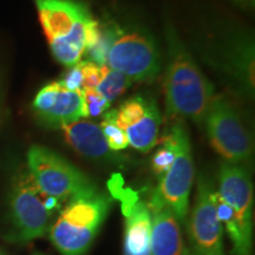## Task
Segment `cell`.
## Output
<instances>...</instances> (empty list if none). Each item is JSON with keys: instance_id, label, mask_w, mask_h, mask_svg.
<instances>
[{"instance_id": "6da1fadb", "label": "cell", "mask_w": 255, "mask_h": 255, "mask_svg": "<svg viewBox=\"0 0 255 255\" xmlns=\"http://www.w3.org/2000/svg\"><path fill=\"white\" fill-rule=\"evenodd\" d=\"M165 37L168 53L164 94L168 116L203 122L215 98L214 87L201 71L173 27L168 28Z\"/></svg>"}, {"instance_id": "7a4b0ae2", "label": "cell", "mask_w": 255, "mask_h": 255, "mask_svg": "<svg viewBox=\"0 0 255 255\" xmlns=\"http://www.w3.org/2000/svg\"><path fill=\"white\" fill-rule=\"evenodd\" d=\"M109 196L96 191L75 197L51 226L52 245L62 255H85L110 209Z\"/></svg>"}, {"instance_id": "3957f363", "label": "cell", "mask_w": 255, "mask_h": 255, "mask_svg": "<svg viewBox=\"0 0 255 255\" xmlns=\"http://www.w3.org/2000/svg\"><path fill=\"white\" fill-rule=\"evenodd\" d=\"M60 209L62 202L41 193L27 169L15 175L9 195L14 240L28 242L45 237L53 223L55 213Z\"/></svg>"}, {"instance_id": "277c9868", "label": "cell", "mask_w": 255, "mask_h": 255, "mask_svg": "<svg viewBox=\"0 0 255 255\" xmlns=\"http://www.w3.org/2000/svg\"><path fill=\"white\" fill-rule=\"evenodd\" d=\"M165 141L173 146L175 159L167 173L161 176L148 208L168 207L178 221L184 223L189 212V197L194 181L191 144L186 126L182 122L175 124Z\"/></svg>"}, {"instance_id": "5b68a950", "label": "cell", "mask_w": 255, "mask_h": 255, "mask_svg": "<svg viewBox=\"0 0 255 255\" xmlns=\"http://www.w3.org/2000/svg\"><path fill=\"white\" fill-rule=\"evenodd\" d=\"M27 170L41 193L60 202L98 191L83 171L45 146H31L27 152Z\"/></svg>"}, {"instance_id": "8992f818", "label": "cell", "mask_w": 255, "mask_h": 255, "mask_svg": "<svg viewBox=\"0 0 255 255\" xmlns=\"http://www.w3.org/2000/svg\"><path fill=\"white\" fill-rule=\"evenodd\" d=\"M203 122L210 144L226 163L240 165L250 161L253 154L251 135L231 102L215 96Z\"/></svg>"}, {"instance_id": "52a82bcc", "label": "cell", "mask_w": 255, "mask_h": 255, "mask_svg": "<svg viewBox=\"0 0 255 255\" xmlns=\"http://www.w3.org/2000/svg\"><path fill=\"white\" fill-rule=\"evenodd\" d=\"M105 65L136 82H152L161 72V52L154 38L141 30H120Z\"/></svg>"}, {"instance_id": "ba28073f", "label": "cell", "mask_w": 255, "mask_h": 255, "mask_svg": "<svg viewBox=\"0 0 255 255\" xmlns=\"http://www.w3.org/2000/svg\"><path fill=\"white\" fill-rule=\"evenodd\" d=\"M212 183L201 176L189 221V238L196 255H225L223 228L216 213Z\"/></svg>"}, {"instance_id": "9c48e42d", "label": "cell", "mask_w": 255, "mask_h": 255, "mask_svg": "<svg viewBox=\"0 0 255 255\" xmlns=\"http://www.w3.org/2000/svg\"><path fill=\"white\" fill-rule=\"evenodd\" d=\"M116 123L137 151H150L157 143L161 114L154 100L143 96L129 98L116 110Z\"/></svg>"}, {"instance_id": "30bf717a", "label": "cell", "mask_w": 255, "mask_h": 255, "mask_svg": "<svg viewBox=\"0 0 255 255\" xmlns=\"http://www.w3.org/2000/svg\"><path fill=\"white\" fill-rule=\"evenodd\" d=\"M219 195L231 207L242 238L252 247L253 234V184L248 171L241 165L223 162L219 171Z\"/></svg>"}, {"instance_id": "8fae6325", "label": "cell", "mask_w": 255, "mask_h": 255, "mask_svg": "<svg viewBox=\"0 0 255 255\" xmlns=\"http://www.w3.org/2000/svg\"><path fill=\"white\" fill-rule=\"evenodd\" d=\"M36 116L50 128H62L65 124L85 119L83 91H71L62 82H52L38 91L32 102Z\"/></svg>"}, {"instance_id": "7c38bea8", "label": "cell", "mask_w": 255, "mask_h": 255, "mask_svg": "<svg viewBox=\"0 0 255 255\" xmlns=\"http://www.w3.org/2000/svg\"><path fill=\"white\" fill-rule=\"evenodd\" d=\"M49 43L70 36L79 25L94 19L83 0H33Z\"/></svg>"}, {"instance_id": "4fadbf2b", "label": "cell", "mask_w": 255, "mask_h": 255, "mask_svg": "<svg viewBox=\"0 0 255 255\" xmlns=\"http://www.w3.org/2000/svg\"><path fill=\"white\" fill-rule=\"evenodd\" d=\"M151 213V255H187L182 228L168 207L149 209Z\"/></svg>"}, {"instance_id": "5bb4252c", "label": "cell", "mask_w": 255, "mask_h": 255, "mask_svg": "<svg viewBox=\"0 0 255 255\" xmlns=\"http://www.w3.org/2000/svg\"><path fill=\"white\" fill-rule=\"evenodd\" d=\"M124 255H151V213L141 201L124 203Z\"/></svg>"}, {"instance_id": "9a60e30c", "label": "cell", "mask_w": 255, "mask_h": 255, "mask_svg": "<svg viewBox=\"0 0 255 255\" xmlns=\"http://www.w3.org/2000/svg\"><path fill=\"white\" fill-rule=\"evenodd\" d=\"M60 129L63 130L68 144L83 157L91 159L113 157L101 127L92 121L78 120L65 124Z\"/></svg>"}, {"instance_id": "2e32d148", "label": "cell", "mask_w": 255, "mask_h": 255, "mask_svg": "<svg viewBox=\"0 0 255 255\" xmlns=\"http://www.w3.org/2000/svg\"><path fill=\"white\" fill-rule=\"evenodd\" d=\"M102 70H103V76L96 90L111 103L121 97L128 90V88H130L132 81L123 73L111 70L107 65L102 66Z\"/></svg>"}, {"instance_id": "e0dca14e", "label": "cell", "mask_w": 255, "mask_h": 255, "mask_svg": "<svg viewBox=\"0 0 255 255\" xmlns=\"http://www.w3.org/2000/svg\"><path fill=\"white\" fill-rule=\"evenodd\" d=\"M101 129L111 151H121L128 148L129 141L126 132L116 123V110H108L104 114Z\"/></svg>"}, {"instance_id": "ac0fdd59", "label": "cell", "mask_w": 255, "mask_h": 255, "mask_svg": "<svg viewBox=\"0 0 255 255\" xmlns=\"http://www.w3.org/2000/svg\"><path fill=\"white\" fill-rule=\"evenodd\" d=\"M83 91V102H84V111L85 119L88 117H100L109 110L110 102H108L105 98L98 92L96 89H89V90Z\"/></svg>"}, {"instance_id": "d6986e66", "label": "cell", "mask_w": 255, "mask_h": 255, "mask_svg": "<svg viewBox=\"0 0 255 255\" xmlns=\"http://www.w3.org/2000/svg\"><path fill=\"white\" fill-rule=\"evenodd\" d=\"M175 159V152L173 146L167 141H164V145L159 148L156 154L152 157V170L155 171L156 175L162 176L169 170Z\"/></svg>"}, {"instance_id": "ffe728a7", "label": "cell", "mask_w": 255, "mask_h": 255, "mask_svg": "<svg viewBox=\"0 0 255 255\" xmlns=\"http://www.w3.org/2000/svg\"><path fill=\"white\" fill-rule=\"evenodd\" d=\"M83 73V85L82 90H89V89H96L100 84L102 76H103V70L102 66L98 65L91 60H84L79 62Z\"/></svg>"}, {"instance_id": "44dd1931", "label": "cell", "mask_w": 255, "mask_h": 255, "mask_svg": "<svg viewBox=\"0 0 255 255\" xmlns=\"http://www.w3.org/2000/svg\"><path fill=\"white\" fill-rule=\"evenodd\" d=\"M60 82L69 90L81 91L83 85V73L79 63L71 66Z\"/></svg>"}, {"instance_id": "7402d4cb", "label": "cell", "mask_w": 255, "mask_h": 255, "mask_svg": "<svg viewBox=\"0 0 255 255\" xmlns=\"http://www.w3.org/2000/svg\"><path fill=\"white\" fill-rule=\"evenodd\" d=\"M235 1L239 2V4H242V5H253L254 4V0H235Z\"/></svg>"}, {"instance_id": "603a6c76", "label": "cell", "mask_w": 255, "mask_h": 255, "mask_svg": "<svg viewBox=\"0 0 255 255\" xmlns=\"http://www.w3.org/2000/svg\"><path fill=\"white\" fill-rule=\"evenodd\" d=\"M0 255H2V254H1V253H0Z\"/></svg>"}]
</instances>
